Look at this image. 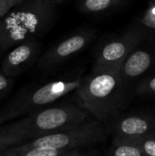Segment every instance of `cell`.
Listing matches in <instances>:
<instances>
[{
    "mask_svg": "<svg viewBox=\"0 0 155 156\" xmlns=\"http://www.w3.org/2000/svg\"><path fill=\"white\" fill-rule=\"evenodd\" d=\"M126 84L120 71H91L75 91L78 103L96 121L110 122L123 107Z\"/></svg>",
    "mask_w": 155,
    "mask_h": 156,
    "instance_id": "cell-1",
    "label": "cell"
},
{
    "mask_svg": "<svg viewBox=\"0 0 155 156\" xmlns=\"http://www.w3.org/2000/svg\"><path fill=\"white\" fill-rule=\"evenodd\" d=\"M56 5L40 0H25L0 17V58L29 38L42 37L52 26Z\"/></svg>",
    "mask_w": 155,
    "mask_h": 156,
    "instance_id": "cell-2",
    "label": "cell"
},
{
    "mask_svg": "<svg viewBox=\"0 0 155 156\" xmlns=\"http://www.w3.org/2000/svg\"><path fill=\"white\" fill-rule=\"evenodd\" d=\"M90 113L79 103H54L29 115L5 124L0 133L31 140L82 123Z\"/></svg>",
    "mask_w": 155,
    "mask_h": 156,
    "instance_id": "cell-3",
    "label": "cell"
},
{
    "mask_svg": "<svg viewBox=\"0 0 155 156\" xmlns=\"http://www.w3.org/2000/svg\"><path fill=\"white\" fill-rule=\"evenodd\" d=\"M82 72L61 76L47 83L21 90L0 110V124L36 112L76 91L83 80Z\"/></svg>",
    "mask_w": 155,
    "mask_h": 156,
    "instance_id": "cell-4",
    "label": "cell"
},
{
    "mask_svg": "<svg viewBox=\"0 0 155 156\" xmlns=\"http://www.w3.org/2000/svg\"><path fill=\"white\" fill-rule=\"evenodd\" d=\"M104 132L101 123L95 119L69 127L55 133H51L37 138L27 140L25 143L7 148L0 156H13L32 148L44 147L63 150H80L101 142Z\"/></svg>",
    "mask_w": 155,
    "mask_h": 156,
    "instance_id": "cell-5",
    "label": "cell"
},
{
    "mask_svg": "<svg viewBox=\"0 0 155 156\" xmlns=\"http://www.w3.org/2000/svg\"><path fill=\"white\" fill-rule=\"evenodd\" d=\"M142 33L137 28H131L122 36L106 42L98 51L92 71H120L127 56L140 45Z\"/></svg>",
    "mask_w": 155,
    "mask_h": 156,
    "instance_id": "cell-6",
    "label": "cell"
},
{
    "mask_svg": "<svg viewBox=\"0 0 155 156\" xmlns=\"http://www.w3.org/2000/svg\"><path fill=\"white\" fill-rule=\"evenodd\" d=\"M94 36L95 32L93 30L85 29L77 31L64 38L39 58L37 62L39 69L48 72L58 69L61 64L87 48Z\"/></svg>",
    "mask_w": 155,
    "mask_h": 156,
    "instance_id": "cell-7",
    "label": "cell"
},
{
    "mask_svg": "<svg viewBox=\"0 0 155 156\" xmlns=\"http://www.w3.org/2000/svg\"><path fill=\"white\" fill-rule=\"evenodd\" d=\"M41 44L38 38L33 37L15 46L8 50L1 61L0 69L12 78H15L26 70L36 61Z\"/></svg>",
    "mask_w": 155,
    "mask_h": 156,
    "instance_id": "cell-8",
    "label": "cell"
},
{
    "mask_svg": "<svg viewBox=\"0 0 155 156\" xmlns=\"http://www.w3.org/2000/svg\"><path fill=\"white\" fill-rule=\"evenodd\" d=\"M113 140L138 141L155 133L154 120L145 114H131L112 120Z\"/></svg>",
    "mask_w": 155,
    "mask_h": 156,
    "instance_id": "cell-9",
    "label": "cell"
},
{
    "mask_svg": "<svg viewBox=\"0 0 155 156\" xmlns=\"http://www.w3.org/2000/svg\"><path fill=\"white\" fill-rule=\"evenodd\" d=\"M155 64V52L138 46L127 56L122 62L120 73L126 83L145 74Z\"/></svg>",
    "mask_w": 155,
    "mask_h": 156,
    "instance_id": "cell-10",
    "label": "cell"
},
{
    "mask_svg": "<svg viewBox=\"0 0 155 156\" xmlns=\"http://www.w3.org/2000/svg\"><path fill=\"white\" fill-rule=\"evenodd\" d=\"M126 0H79L78 5L82 13L100 15L109 12Z\"/></svg>",
    "mask_w": 155,
    "mask_h": 156,
    "instance_id": "cell-11",
    "label": "cell"
},
{
    "mask_svg": "<svg viewBox=\"0 0 155 156\" xmlns=\"http://www.w3.org/2000/svg\"><path fill=\"white\" fill-rule=\"evenodd\" d=\"M107 156H144L137 141L113 140Z\"/></svg>",
    "mask_w": 155,
    "mask_h": 156,
    "instance_id": "cell-12",
    "label": "cell"
},
{
    "mask_svg": "<svg viewBox=\"0 0 155 156\" xmlns=\"http://www.w3.org/2000/svg\"><path fill=\"white\" fill-rule=\"evenodd\" d=\"M69 151H70V150L37 147V148H32L29 150L23 151V152L16 154L13 156H60Z\"/></svg>",
    "mask_w": 155,
    "mask_h": 156,
    "instance_id": "cell-13",
    "label": "cell"
},
{
    "mask_svg": "<svg viewBox=\"0 0 155 156\" xmlns=\"http://www.w3.org/2000/svg\"><path fill=\"white\" fill-rule=\"evenodd\" d=\"M136 93L140 96H155V74L144 79L138 84Z\"/></svg>",
    "mask_w": 155,
    "mask_h": 156,
    "instance_id": "cell-14",
    "label": "cell"
},
{
    "mask_svg": "<svg viewBox=\"0 0 155 156\" xmlns=\"http://www.w3.org/2000/svg\"><path fill=\"white\" fill-rule=\"evenodd\" d=\"M26 141V139L19 137V136H15V135L0 133V154L4 152L5 150H6L7 148L21 144L25 143Z\"/></svg>",
    "mask_w": 155,
    "mask_h": 156,
    "instance_id": "cell-15",
    "label": "cell"
},
{
    "mask_svg": "<svg viewBox=\"0 0 155 156\" xmlns=\"http://www.w3.org/2000/svg\"><path fill=\"white\" fill-rule=\"evenodd\" d=\"M140 22L145 27L155 30V1H152L148 8L140 17Z\"/></svg>",
    "mask_w": 155,
    "mask_h": 156,
    "instance_id": "cell-16",
    "label": "cell"
},
{
    "mask_svg": "<svg viewBox=\"0 0 155 156\" xmlns=\"http://www.w3.org/2000/svg\"><path fill=\"white\" fill-rule=\"evenodd\" d=\"M144 156H155V133L137 141Z\"/></svg>",
    "mask_w": 155,
    "mask_h": 156,
    "instance_id": "cell-17",
    "label": "cell"
},
{
    "mask_svg": "<svg viewBox=\"0 0 155 156\" xmlns=\"http://www.w3.org/2000/svg\"><path fill=\"white\" fill-rule=\"evenodd\" d=\"M14 83V78L7 76L0 69V100L7 95Z\"/></svg>",
    "mask_w": 155,
    "mask_h": 156,
    "instance_id": "cell-18",
    "label": "cell"
},
{
    "mask_svg": "<svg viewBox=\"0 0 155 156\" xmlns=\"http://www.w3.org/2000/svg\"><path fill=\"white\" fill-rule=\"evenodd\" d=\"M60 156H88V155H86L85 154L81 153V151H80V150L76 149V150H70V151H69V152L65 153L64 154H62V155H60Z\"/></svg>",
    "mask_w": 155,
    "mask_h": 156,
    "instance_id": "cell-19",
    "label": "cell"
},
{
    "mask_svg": "<svg viewBox=\"0 0 155 156\" xmlns=\"http://www.w3.org/2000/svg\"><path fill=\"white\" fill-rule=\"evenodd\" d=\"M10 8L8 7L6 2H0V17L4 16Z\"/></svg>",
    "mask_w": 155,
    "mask_h": 156,
    "instance_id": "cell-20",
    "label": "cell"
},
{
    "mask_svg": "<svg viewBox=\"0 0 155 156\" xmlns=\"http://www.w3.org/2000/svg\"><path fill=\"white\" fill-rule=\"evenodd\" d=\"M5 1H6V4H7L8 7H9V8H11V7H13V6L16 5L21 4V3H22V2H24L25 0H5Z\"/></svg>",
    "mask_w": 155,
    "mask_h": 156,
    "instance_id": "cell-21",
    "label": "cell"
},
{
    "mask_svg": "<svg viewBox=\"0 0 155 156\" xmlns=\"http://www.w3.org/2000/svg\"><path fill=\"white\" fill-rule=\"evenodd\" d=\"M42 2H45L47 4H49V5H60L62 3H64L66 0H40Z\"/></svg>",
    "mask_w": 155,
    "mask_h": 156,
    "instance_id": "cell-22",
    "label": "cell"
},
{
    "mask_svg": "<svg viewBox=\"0 0 155 156\" xmlns=\"http://www.w3.org/2000/svg\"><path fill=\"white\" fill-rule=\"evenodd\" d=\"M0 2H6L5 0H0Z\"/></svg>",
    "mask_w": 155,
    "mask_h": 156,
    "instance_id": "cell-23",
    "label": "cell"
}]
</instances>
